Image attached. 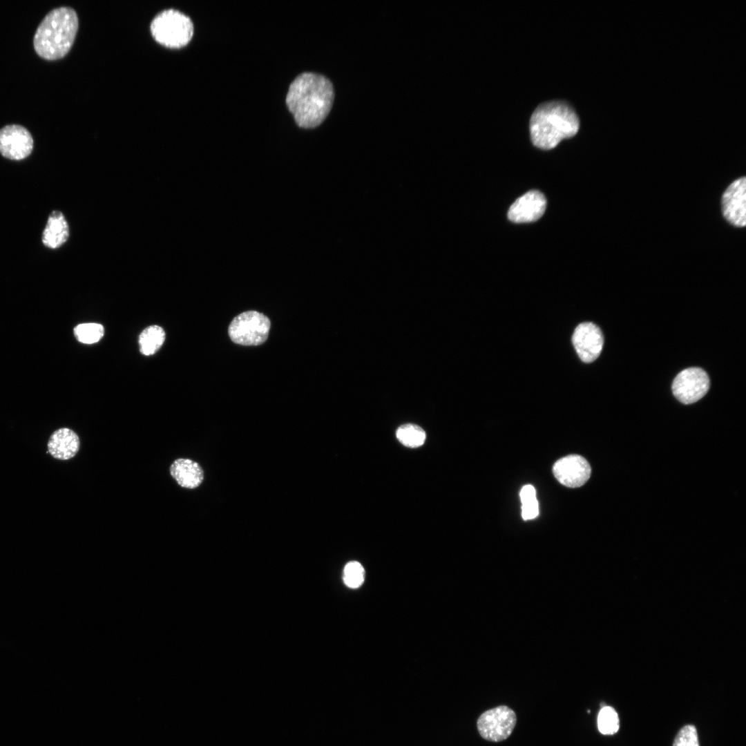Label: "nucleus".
Here are the masks:
<instances>
[{"instance_id":"1","label":"nucleus","mask_w":746,"mask_h":746,"mask_svg":"<svg viewBox=\"0 0 746 746\" xmlns=\"http://www.w3.org/2000/svg\"><path fill=\"white\" fill-rule=\"evenodd\" d=\"M334 98L333 85L327 78L314 73H303L290 84L286 104L296 124L311 128L325 120Z\"/></svg>"},{"instance_id":"2","label":"nucleus","mask_w":746,"mask_h":746,"mask_svg":"<svg viewBox=\"0 0 746 746\" xmlns=\"http://www.w3.org/2000/svg\"><path fill=\"white\" fill-rule=\"evenodd\" d=\"M579 127V119L574 109L563 101L540 104L530 119L532 142L544 150L552 149L562 140L574 136Z\"/></svg>"},{"instance_id":"3","label":"nucleus","mask_w":746,"mask_h":746,"mask_svg":"<svg viewBox=\"0 0 746 746\" xmlns=\"http://www.w3.org/2000/svg\"><path fill=\"white\" fill-rule=\"evenodd\" d=\"M79 21L75 10L61 6L50 10L38 26L33 46L42 59L54 61L64 57L77 35Z\"/></svg>"},{"instance_id":"4","label":"nucleus","mask_w":746,"mask_h":746,"mask_svg":"<svg viewBox=\"0 0 746 746\" xmlns=\"http://www.w3.org/2000/svg\"><path fill=\"white\" fill-rule=\"evenodd\" d=\"M150 30L158 44L169 48L177 49L186 46L190 42L194 29L193 22L187 15L170 8L159 12L153 18Z\"/></svg>"},{"instance_id":"5","label":"nucleus","mask_w":746,"mask_h":746,"mask_svg":"<svg viewBox=\"0 0 746 746\" xmlns=\"http://www.w3.org/2000/svg\"><path fill=\"white\" fill-rule=\"evenodd\" d=\"M269 319L263 314L248 311L240 314L231 322L228 333L231 341L242 345H258L267 338Z\"/></svg>"},{"instance_id":"6","label":"nucleus","mask_w":746,"mask_h":746,"mask_svg":"<svg viewBox=\"0 0 746 746\" xmlns=\"http://www.w3.org/2000/svg\"><path fill=\"white\" fill-rule=\"evenodd\" d=\"M516 722L515 711L506 705H500L481 714L477 720V727L483 738L499 742L510 736Z\"/></svg>"},{"instance_id":"7","label":"nucleus","mask_w":746,"mask_h":746,"mask_svg":"<svg viewBox=\"0 0 746 746\" xmlns=\"http://www.w3.org/2000/svg\"><path fill=\"white\" fill-rule=\"evenodd\" d=\"M709 388V376L700 367H689L681 371L672 383L673 395L684 404L698 401L706 394Z\"/></svg>"},{"instance_id":"8","label":"nucleus","mask_w":746,"mask_h":746,"mask_svg":"<svg viewBox=\"0 0 746 746\" xmlns=\"http://www.w3.org/2000/svg\"><path fill=\"white\" fill-rule=\"evenodd\" d=\"M33 138L24 126L6 125L0 129V153L12 160L26 158L32 151Z\"/></svg>"},{"instance_id":"9","label":"nucleus","mask_w":746,"mask_h":746,"mask_svg":"<svg viewBox=\"0 0 746 746\" xmlns=\"http://www.w3.org/2000/svg\"><path fill=\"white\" fill-rule=\"evenodd\" d=\"M723 215L732 225L743 227L746 224V179L734 180L725 191L721 200Z\"/></svg>"},{"instance_id":"10","label":"nucleus","mask_w":746,"mask_h":746,"mask_svg":"<svg viewBox=\"0 0 746 746\" xmlns=\"http://www.w3.org/2000/svg\"><path fill=\"white\" fill-rule=\"evenodd\" d=\"M554 476L562 485L578 488L584 485L591 474L590 464L578 455H570L557 460L553 468Z\"/></svg>"},{"instance_id":"11","label":"nucleus","mask_w":746,"mask_h":746,"mask_svg":"<svg viewBox=\"0 0 746 746\" xmlns=\"http://www.w3.org/2000/svg\"><path fill=\"white\" fill-rule=\"evenodd\" d=\"M572 342L580 359L584 363H591L600 354L604 338L601 329L596 325L584 322L575 328Z\"/></svg>"},{"instance_id":"12","label":"nucleus","mask_w":746,"mask_h":746,"mask_svg":"<svg viewBox=\"0 0 746 746\" xmlns=\"http://www.w3.org/2000/svg\"><path fill=\"white\" fill-rule=\"evenodd\" d=\"M546 207L544 195L537 191H530L510 206L508 212V219L516 223L536 221L544 214Z\"/></svg>"},{"instance_id":"13","label":"nucleus","mask_w":746,"mask_h":746,"mask_svg":"<svg viewBox=\"0 0 746 746\" xmlns=\"http://www.w3.org/2000/svg\"><path fill=\"white\" fill-rule=\"evenodd\" d=\"M80 440L77 434L68 428H60L50 436L47 443L48 452L55 459L68 460L78 452Z\"/></svg>"},{"instance_id":"14","label":"nucleus","mask_w":746,"mask_h":746,"mask_svg":"<svg viewBox=\"0 0 746 746\" xmlns=\"http://www.w3.org/2000/svg\"><path fill=\"white\" fill-rule=\"evenodd\" d=\"M169 472L176 482L185 488H195L204 479L202 467L190 459L178 458L174 460L170 466Z\"/></svg>"},{"instance_id":"15","label":"nucleus","mask_w":746,"mask_h":746,"mask_svg":"<svg viewBox=\"0 0 746 746\" xmlns=\"http://www.w3.org/2000/svg\"><path fill=\"white\" fill-rule=\"evenodd\" d=\"M69 237V227L64 214L53 211L48 217L41 240L44 246L57 249L64 245Z\"/></svg>"},{"instance_id":"16","label":"nucleus","mask_w":746,"mask_h":746,"mask_svg":"<svg viewBox=\"0 0 746 746\" xmlns=\"http://www.w3.org/2000/svg\"><path fill=\"white\" fill-rule=\"evenodd\" d=\"M165 338L166 333L162 327L156 325L146 327L139 336L140 352L144 356L153 355L161 348Z\"/></svg>"},{"instance_id":"17","label":"nucleus","mask_w":746,"mask_h":746,"mask_svg":"<svg viewBox=\"0 0 746 746\" xmlns=\"http://www.w3.org/2000/svg\"><path fill=\"white\" fill-rule=\"evenodd\" d=\"M396 434L398 440L409 448L422 446L426 437L425 431L419 425L412 423L401 425L397 429Z\"/></svg>"},{"instance_id":"18","label":"nucleus","mask_w":746,"mask_h":746,"mask_svg":"<svg viewBox=\"0 0 746 746\" xmlns=\"http://www.w3.org/2000/svg\"><path fill=\"white\" fill-rule=\"evenodd\" d=\"M104 334L102 325L96 323H86L77 325L74 328L76 339L84 344H93L99 341Z\"/></svg>"},{"instance_id":"19","label":"nucleus","mask_w":746,"mask_h":746,"mask_svg":"<svg viewBox=\"0 0 746 746\" xmlns=\"http://www.w3.org/2000/svg\"><path fill=\"white\" fill-rule=\"evenodd\" d=\"M597 724L599 731L604 735L615 734L620 727V720L616 711L610 706H604L600 710Z\"/></svg>"},{"instance_id":"20","label":"nucleus","mask_w":746,"mask_h":746,"mask_svg":"<svg viewBox=\"0 0 746 746\" xmlns=\"http://www.w3.org/2000/svg\"><path fill=\"white\" fill-rule=\"evenodd\" d=\"M519 496L522 504V516L523 519L528 520L537 517L539 508L535 488L531 485L523 486L519 492Z\"/></svg>"},{"instance_id":"21","label":"nucleus","mask_w":746,"mask_h":746,"mask_svg":"<svg viewBox=\"0 0 746 746\" xmlns=\"http://www.w3.org/2000/svg\"><path fill=\"white\" fill-rule=\"evenodd\" d=\"M365 571L362 565L356 561L347 563L343 571V581L350 588L356 589L364 581Z\"/></svg>"},{"instance_id":"22","label":"nucleus","mask_w":746,"mask_h":746,"mask_svg":"<svg viewBox=\"0 0 746 746\" xmlns=\"http://www.w3.org/2000/svg\"><path fill=\"white\" fill-rule=\"evenodd\" d=\"M673 746H700L695 726L687 725L678 733Z\"/></svg>"}]
</instances>
